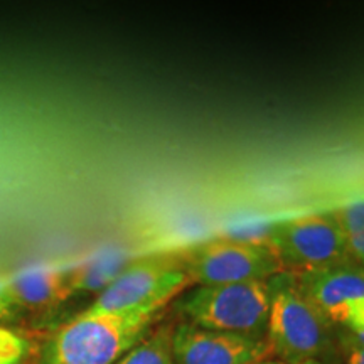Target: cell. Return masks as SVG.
I'll return each mask as SVG.
<instances>
[{"mask_svg":"<svg viewBox=\"0 0 364 364\" xmlns=\"http://www.w3.org/2000/svg\"><path fill=\"white\" fill-rule=\"evenodd\" d=\"M257 364H287L284 361H270V359H267V361H262V363H257Z\"/></svg>","mask_w":364,"mask_h":364,"instance_id":"15","label":"cell"},{"mask_svg":"<svg viewBox=\"0 0 364 364\" xmlns=\"http://www.w3.org/2000/svg\"><path fill=\"white\" fill-rule=\"evenodd\" d=\"M129 265L122 253H105L93 262L70 268V299L80 294H100Z\"/></svg>","mask_w":364,"mask_h":364,"instance_id":"9","label":"cell"},{"mask_svg":"<svg viewBox=\"0 0 364 364\" xmlns=\"http://www.w3.org/2000/svg\"><path fill=\"white\" fill-rule=\"evenodd\" d=\"M176 309L189 324L203 329L265 338L270 314L268 280L228 285H199L177 300Z\"/></svg>","mask_w":364,"mask_h":364,"instance_id":"3","label":"cell"},{"mask_svg":"<svg viewBox=\"0 0 364 364\" xmlns=\"http://www.w3.org/2000/svg\"><path fill=\"white\" fill-rule=\"evenodd\" d=\"M162 312L78 314L38 348V364H115L152 331Z\"/></svg>","mask_w":364,"mask_h":364,"instance_id":"1","label":"cell"},{"mask_svg":"<svg viewBox=\"0 0 364 364\" xmlns=\"http://www.w3.org/2000/svg\"><path fill=\"white\" fill-rule=\"evenodd\" d=\"M348 332H349V331H348ZM349 334H351L353 338L356 339V341H359V343L364 344V334H354V332H349Z\"/></svg>","mask_w":364,"mask_h":364,"instance_id":"14","label":"cell"},{"mask_svg":"<svg viewBox=\"0 0 364 364\" xmlns=\"http://www.w3.org/2000/svg\"><path fill=\"white\" fill-rule=\"evenodd\" d=\"M341 344L346 351V364H364V344L354 339L349 332L343 334Z\"/></svg>","mask_w":364,"mask_h":364,"instance_id":"13","label":"cell"},{"mask_svg":"<svg viewBox=\"0 0 364 364\" xmlns=\"http://www.w3.org/2000/svg\"><path fill=\"white\" fill-rule=\"evenodd\" d=\"M273 354L267 338L209 331L181 322L172 334L174 364H257Z\"/></svg>","mask_w":364,"mask_h":364,"instance_id":"7","label":"cell"},{"mask_svg":"<svg viewBox=\"0 0 364 364\" xmlns=\"http://www.w3.org/2000/svg\"><path fill=\"white\" fill-rule=\"evenodd\" d=\"M265 240L294 275L356 263L331 211L275 223Z\"/></svg>","mask_w":364,"mask_h":364,"instance_id":"6","label":"cell"},{"mask_svg":"<svg viewBox=\"0 0 364 364\" xmlns=\"http://www.w3.org/2000/svg\"><path fill=\"white\" fill-rule=\"evenodd\" d=\"M177 255L191 284L198 285L270 280L285 272L267 240L216 238L181 250Z\"/></svg>","mask_w":364,"mask_h":364,"instance_id":"5","label":"cell"},{"mask_svg":"<svg viewBox=\"0 0 364 364\" xmlns=\"http://www.w3.org/2000/svg\"><path fill=\"white\" fill-rule=\"evenodd\" d=\"M174 327V322L169 321L152 327V331L115 364H174V356H172Z\"/></svg>","mask_w":364,"mask_h":364,"instance_id":"10","label":"cell"},{"mask_svg":"<svg viewBox=\"0 0 364 364\" xmlns=\"http://www.w3.org/2000/svg\"><path fill=\"white\" fill-rule=\"evenodd\" d=\"M36 353L38 348L29 336L0 324V364H26Z\"/></svg>","mask_w":364,"mask_h":364,"instance_id":"12","label":"cell"},{"mask_svg":"<svg viewBox=\"0 0 364 364\" xmlns=\"http://www.w3.org/2000/svg\"><path fill=\"white\" fill-rule=\"evenodd\" d=\"M191 284L177 252L150 255L129 263L83 314L162 312Z\"/></svg>","mask_w":364,"mask_h":364,"instance_id":"4","label":"cell"},{"mask_svg":"<svg viewBox=\"0 0 364 364\" xmlns=\"http://www.w3.org/2000/svg\"><path fill=\"white\" fill-rule=\"evenodd\" d=\"M300 292L334 324H343L354 302L364 299V268L358 263L295 275Z\"/></svg>","mask_w":364,"mask_h":364,"instance_id":"8","label":"cell"},{"mask_svg":"<svg viewBox=\"0 0 364 364\" xmlns=\"http://www.w3.org/2000/svg\"><path fill=\"white\" fill-rule=\"evenodd\" d=\"M267 339L287 364L322 363L334 349L332 324L300 292L294 273L272 277Z\"/></svg>","mask_w":364,"mask_h":364,"instance_id":"2","label":"cell"},{"mask_svg":"<svg viewBox=\"0 0 364 364\" xmlns=\"http://www.w3.org/2000/svg\"><path fill=\"white\" fill-rule=\"evenodd\" d=\"M331 215L343 231L353 260L364 268V198L353 199L332 209Z\"/></svg>","mask_w":364,"mask_h":364,"instance_id":"11","label":"cell"}]
</instances>
